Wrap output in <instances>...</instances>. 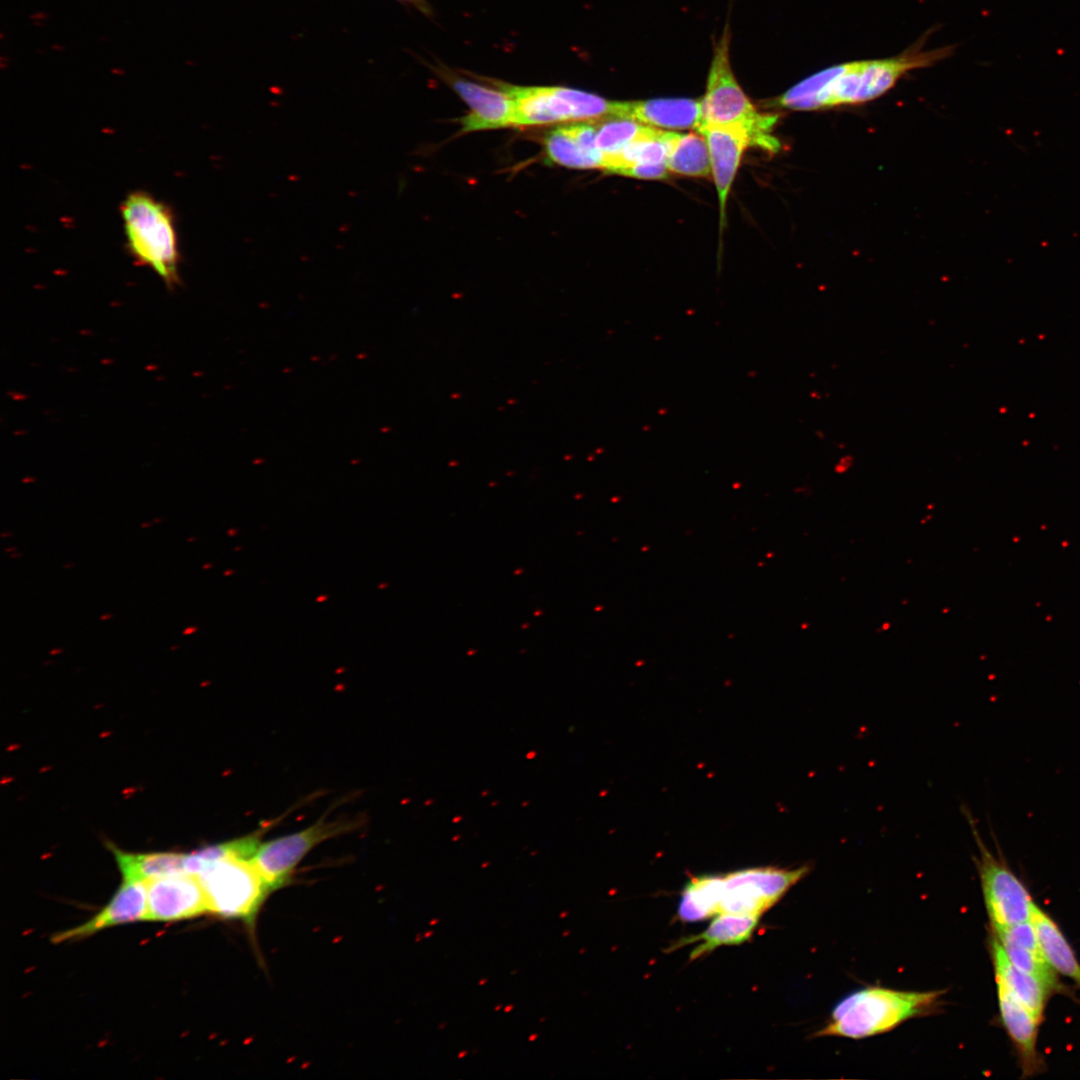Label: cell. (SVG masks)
<instances>
[{
    "label": "cell",
    "mask_w": 1080,
    "mask_h": 1080,
    "mask_svg": "<svg viewBox=\"0 0 1080 1080\" xmlns=\"http://www.w3.org/2000/svg\"><path fill=\"white\" fill-rule=\"evenodd\" d=\"M945 56L943 48L923 50L919 45L892 57L836 64L798 82L770 106L812 111L860 104L886 93L908 71L933 65Z\"/></svg>",
    "instance_id": "obj_1"
},
{
    "label": "cell",
    "mask_w": 1080,
    "mask_h": 1080,
    "mask_svg": "<svg viewBox=\"0 0 1080 1080\" xmlns=\"http://www.w3.org/2000/svg\"><path fill=\"white\" fill-rule=\"evenodd\" d=\"M809 871L808 865L757 867L696 876L682 891L678 916L686 922L719 914L761 916Z\"/></svg>",
    "instance_id": "obj_2"
},
{
    "label": "cell",
    "mask_w": 1080,
    "mask_h": 1080,
    "mask_svg": "<svg viewBox=\"0 0 1080 1080\" xmlns=\"http://www.w3.org/2000/svg\"><path fill=\"white\" fill-rule=\"evenodd\" d=\"M944 990L900 991L867 987L843 998L833 1009L817 1037L836 1036L861 1039L893 1030L916 1016L928 1014L940 1001Z\"/></svg>",
    "instance_id": "obj_3"
},
{
    "label": "cell",
    "mask_w": 1080,
    "mask_h": 1080,
    "mask_svg": "<svg viewBox=\"0 0 1080 1080\" xmlns=\"http://www.w3.org/2000/svg\"><path fill=\"white\" fill-rule=\"evenodd\" d=\"M127 249L169 288L180 281L175 217L169 206L146 191L129 193L120 205Z\"/></svg>",
    "instance_id": "obj_4"
},
{
    "label": "cell",
    "mask_w": 1080,
    "mask_h": 1080,
    "mask_svg": "<svg viewBox=\"0 0 1080 1080\" xmlns=\"http://www.w3.org/2000/svg\"><path fill=\"white\" fill-rule=\"evenodd\" d=\"M729 48L730 31L726 25L714 48L706 91L701 99L703 124L742 126L748 131L753 146L776 153L780 142L772 135V129L778 116L760 113L752 104L733 73Z\"/></svg>",
    "instance_id": "obj_5"
},
{
    "label": "cell",
    "mask_w": 1080,
    "mask_h": 1080,
    "mask_svg": "<svg viewBox=\"0 0 1080 1080\" xmlns=\"http://www.w3.org/2000/svg\"><path fill=\"white\" fill-rule=\"evenodd\" d=\"M962 810L978 847L974 862L992 931L1031 920L1036 903L1026 885L1005 861L997 839L994 838L997 846V855H994L983 841L970 810L966 807Z\"/></svg>",
    "instance_id": "obj_6"
},
{
    "label": "cell",
    "mask_w": 1080,
    "mask_h": 1080,
    "mask_svg": "<svg viewBox=\"0 0 1080 1080\" xmlns=\"http://www.w3.org/2000/svg\"><path fill=\"white\" fill-rule=\"evenodd\" d=\"M209 912L238 919L249 927L271 890L251 859L228 858L207 865L198 875Z\"/></svg>",
    "instance_id": "obj_7"
},
{
    "label": "cell",
    "mask_w": 1080,
    "mask_h": 1080,
    "mask_svg": "<svg viewBox=\"0 0 1080 1080\" xmlns=\"http://www.w3.org/2000/svg\"><path fill=\"white\" fill-rule=\"evenodd\" d=\"M358 822L319 819L307 828L261 842L251 862L273 892L288 884L296 866L321 842L349 832Z\"/></svg>",
    "instance_id": "obj_8"
},
{
    "label": "cell",
    "mask_w": 1080,
    "mask_h": 1080,
    "mask_svg": "<svg viewBox=\"0 0 1080 1080\" xmlns=\"http://www.w3.org/2000/svg\"><path fill=\"white\" fill-rule=\"evenodd\" d=\"M149 921H178L209 912L196 874L179 873L145 881Z\"/></svg>",
    "instance_id": "obj_9"
},
{
    "label": "cell",
    "mask_w": 1080,
    "mask_h": 1080,
    "mask_svg": "<svg viewBox=\"0 0 1080 1080\" xmlns=\"http://www.w3.org/2000/svg\"><path fill=\"white\" fill-rule=\"evenodd\" d=\"M436 71L470 108V113L461 119L463 132L513 125V100L503 83L498 88L489 87L446 67H438Z\"/></svg>",
    "instance_id": "obj_10"
},
{
    "label": "cell",
    "mask_w": 1080,
    "mask_h": 1080,
    "mask_svg": "<svg viewBox=\"0 0 1080 1080\" xmlns=\"http://www.w3.org/2000/svg\"><path fill=\"white\" fill-rule=\"evenodd\" d=\"M698 132L705 138L711 173L717 190L720 231L725 225L727 199L745 149L752 145L748 131L739 125L703 124Z\"/></svg>",
    "instance_id": "obj_11"
},
{
    "label": "cell",
    "mask_w": 1080,
    "mask_h": 1080,
    "mask_svg": "<svg viewBox=\"0 0 1080 1080\" xmlns=\"http://www.w3.org/2000/svg\"><path fill=\"white\" fill-rule=\"evenodd\" d=\"M1001 1022L1017 1053L1023 1077L1043 1072L1046 1064L1037 1049L1040 1022L999 981H996Z\"/></svg>",
    "instance_id": "obj_12"
},
{
    "label": "cell",
    "mask_w": 1080,
    "mask_h": 1080,
    "mask_svg": "<svg viewBox=\"0 0 1080 1080\" xmlns=\"http://www.w3.org/2000/svg\"><path fill=\"white\" fill-rule=\"evenodd\" d=\"M614 117L666 129H694L703 124L701 99L657 98L616 101Z\"/></svg>",
    "instance_id": "obj_13"
},
{
    "label": "cell",
    "mask_w": 1080,
    "mask_h": 1080,
    "mask_svg": "<svg viewBox=\"0 0 1080 1080\" xmlns=\"http://www.w3.org/2000/svg\"><path fill=\"white\" fill-rule=\"evenodd\" d=\"M147 891L143 881L123 880L107 905L84 923L53 935V943L90 936L111 926L146 920Z\"/></svg>",
    "instance_id": "obj_14"
},
{
    "label": "cell",
    "mask_w": 1080,
    "mask_h": 1080,
    "mask_svg": "<svg viewBox=\"0 0 1080 1080\" xmlns=\"http://www.w3.org/2000/svg\"><path fill=\"white\" fill-rule=\"evenodd\" d=\"M990 951L995 981L1001 982L1041 1023L1048 999L1053 992L1035 977L1016 968L993 935Z\"/></svg>",
    "instance_id": "obj_15"
},
{
    "label": "cell",
    "mask_w": 1080,
    "mask_h": 1080,
    "mask_svg": "<svg viewBox=\"0 0 1080 1080\" xmlns=\"http://www.w3.org/2000/svg\"><path fill=\"white\" fill-rule=\"evenodd\" d=\"M760 916L719 914L699 935L685 937L670 948L674 950L694 942L690 961L696 960L723 945H738L748 941L759 923Z\"/></svg>",
    "instance_id": "obj_16"
},
{
    "label": "cell",
    "mask_w": 1080,
    "mask_h": 1080,
    "mask_svg": "<svg viewBox=\"0 0 1080 1080\" xmlns=\"http://www.w3.org/2000/svg\"><path fill=\"white\" fill-rule=\"evenodd\" d=\"M1031 921L1047 962L1059 975L1071 979L1080 988V963L1058 924L1038 905L1034 907Z\"/></svg>",
    "instance_id": "obj_17"
},
{
    "label": "cell",
    "mask_w": 1080,
    "mask_h": 1080,
    "mask_svg": "<svg viewBox=\"0 0 1080 1080\" xmlns=\"http://www.w3.org/2000/svg\"><path fill=\"white\" fill-rule=\"evenodd\" d=\"M677 134L647 126L639 137L618 154L606 159L601 169L619 174L622 169L632 165L666 163Z\"/></svg>",
    "instance_id": "obj_18"
},
{
    "label": "cell",
    "mask_w": 1080,
    "mask_h": 1080,
    "mask_svg": "<svg viewBox=\"0 0 1080 1080\" xmlns=\"http://www.w3.org/2000/svg\"><path fill=\"white\" fill-rule=\"evenodd\" d=\"M123 880L147 881L153 878L185 873V853H132L109 845Z\"/></svg>",
    "instance_id": "obj_19"
},
{
    "label": "cell",
    "mask_w": 1080,
    "mask_h": 1080,
    "mask_svg": "<svg viewBox=\"0 0 1080 1080\" xmlns=\"http://www.w3.org/2000/svg\"><path fill=\"white\" fill-rule=\"evenodd\" d=\"M669 172L708 177L711 172L708 145L701 133L677 134L666 161Z\"/></svg>",
    "instance_id": "obj_20"
},
{
    "label": "cell",
    "mask_w": 1080,
    "mask_h": 1080,
    "mask_svg": "<svg viewBox=\"0 0 1080 1080\" xmlns=\"http://www.w3.org/2000/svg\"><path fill=\"white\" fill-rule=\"evenodd\" d=\"M261 843L258 833L207 845L185 853V872L198 875L207 865L228 858L251 859Z\"/></svg>",
    "instance_id": "obj_21"
},
{
    "label": "cell",
    "mask_w": 1080,
    "mask_h": 1080,
    "mask_svg": "<svg viewBox=\"0 0 1080 1080\" xmlns=\"http://www.w3.org/2000/svg\"><path fill=\"white\" fill-rule=\"evenodd\" d=\"M545 152L550 162L561 166L574 169L600 168L599 163L581 148L569 125L549 132L545 139Z\"/></svg>",
    "instance_id": "obj_22"
},
{
    "label": "cell",
    "mask_w": 1080,
    "mask_h": 1080,
    "mask_svg": "<svg viewBox=\"0 0 1080 1080\" xmlns=\"http://www.w3.org/2000/svg\"><path fill=\"white\" fill-rule=\"evenodd\" d=\"M605 120L598 126L596 136V144L602 155V164L606 159L618 154L647 128V125L627 118L613 117Z\"/></svg>",
    "instance_id": "obj_23"
},
{
    "label": "cell",
    "mask_w": 1080,
    "mask_h": 1080,
    "mask_svg": "<svg viewBox=\"0 0 1080 1080\" xmlns=\"http://www.w3.org/2000/svg\"><path fill=\"white\" fill-rule=\"evenodd\" d=\"M669 173L666 163H660L632 165L622 169L619 175L638 179H665Z\"/></svg>",
    "instance_id": "obj_24"
},
{
    "label": "cell",
    "mask_w": 1080,
    "mask_h": 1080,
    "mask_svg": "<svg viewBox=\"0 0 1080 1080\" xmlns=\"http://www.w3.org/2000/svg\"><path fill=\"white\" fill-rule=\"evenodd\" d=\"M397 1H399L401 3H404V4H407V5H410V6H413V7H415L416 9H418L419 11H421L422 13H424L426 15H430L431 12H432L430 6L428 5V3L425 0H397Z\"/></svg>",
    "instance_id": "obj_25"
},
{
    "label": "cell",
    "mask_w": 1080,
    "mask_h": 1080,
    "mask_svg": "<svg viewBox=\"0 0 1080 1080\" xmlns=\"http://www.w3.org/2000/svg\"><path fill=\"white\" fill-rule=\"evenodd\" d=\"M50 17V14L45 11H36L29 15V18L33 21H44Z\"/></svg>",
    "instance_id": "obj_26"
},
{
    "label": "cell",
    "mask_w": 1080,
    "mask_h": 1080,
    "mask_svg": "<svg viewBox=\"0 0 1080 1080\" xmlns=\"http://www.w3.org/2000/svg\"><path fill=\"white\" fill-rule=\"evenodd\" d=\"M50 47H51L52 50H54L56 52H63L66 49L65 46L60 44V43H52L50 45Z\"/></svg>",
    "instance_id": "obj_27"
},
{
    "label": "cell",
    "mask_w": 1080,
    "mask_h": 1080,
    "mask_svg": "<svg viewBox=\"0 0 1080 1080\" xmlns=\"http://www.w3.org/2000/svg\"><path fill=\"white\" fill-rule=\"evenodd\" d=\"M8 64H9V57L6 56V55H1V57H0V66H1V68L5 69L6 67H8Z\"/></svg>",
    "instance_id": "obj_28"
},
{
    "label": "cell",
    "mask_w": 1080,
    "mask_h": 1080,
    "mask_svg": "<svg viewBox=\"0 0 1080 1080\" xmlns=\"http://www.w3.org/2000/svg\"><path fill=\"white\" fill-rule=\"evenodd\" d=\"M111 72H112L113 74H116V75H124V74H125V70H124V69H122V68H120V67H114V68H112V69H111Z\"/></svg>",
    "instance_id": "obj_29"
},
{
    "label": "cell",
    "mask_w": 1080,
    "mask_h": 1080,
    "mask_svg": "<svg viewBox=\"0 0 1080 1080\" xmlns=\"http://www.w3.org/2000/svg\"><path fill=\"white\" fill-rule=\"evenodd\" d=\"M195 631H196V627H188V628L184 629L182 633L184 635H188V634L194 633Z\"/></svg>",
    "instance_id": "obj_30"
},
{
    "label": "cell",
    "mask_w": 1080,
    "mask_h": 1080,
    "mask_svg": "<svg viewBox=\"0 0 1080 1080\" xmlns=\"http://www.w3.org/2000/svg\"><path fill=\"white\" fill-rule=\"evenodd\" d=\"M33 25L36 26V27H43L44 22L36 20V21H33Z\"/></svg>",
    "instance_id": "obj_31"
},
{
    "label": "cell",
    "mask_w": 1080,
    "mask_h": 1080,
    "mask_svg": "<svg viewBox=\"0 0 1080 1080\" xmlns=\"http://www.w3.org/2000/svg\"><path fill=\"white\" fill-rule=\"evenodd\" d=\"M111 617H112V615H111V614H105V615H102V616L100 617V619H101V620H105V619H108V618H111Z\"/></svg>",
    "instance_id": "obj_32"
},
{
    "label": "cell",
    "mask_w": 1080,
    "mask_h": 1080,
    "mask_svg": "<svg viewBox=\"0 0 1080 1080\" xmlns=\"http://www.w3.org/2000/svg\"><path fill=\"white\" fill-rule=\"evenodd\" d=\"M37 53H38V54H46V53H47V51H46L45 49H41V48H40V49H37Z\"/></svg>",
    "instance_id": "obj_33"
},
{
    "label": "cell",
    "mask_w": 1080,
    "mask_h": 1080,
    "mask_svg": "<svg viewBox=\"0 0 1080 1080\" xmlns=\"http://www.w3.org/2000/svg\"><path fill=\"white\" fill-rule=\"evenodd\" d=\"M99 39H100V41H102V42H109V41H110V39H109V38H106V37H100Z\"/></svg>",
    "instance_id": "obj_34"
},
{
    "label": "cell",
    "mask_w": 1080,
    "mask_h": 1080,
    "mask_svg": "<svg viewBox=\"0 0 1080 1080\" xmlns=\"http://www.w3.org/2000/svg\"><path fill=\"white\" fill-rule=\"evenodd\" d=\"M194 63H195L194 61H190V60L185 61V64H187L189 66L194 65Z\"/></svg>",
    "instance_id": "obj_35"
},
{
    "label": "cell",
    "mask_w": 1080,
    "mask_h": 1080,
    "mask_svg": "<svg viewBox=\"0 0 1080 1080\" xmlns=\"http://www.w3.org/2000/svg\"><path fill=\"white\" fill-rule=\"evenodd\" d=\"M150 525H151V523H142L141 527H149Z\"/></svg>",
    "instance_id": "obj_36"
},
{
    "label": "cell",
    "mask_w": 1080,
    "mask_h": 1080,
    "mask_svg": "<svg viewBox=\"0 0 1080 1080\" xmlns=\"http://www.w3.org/2000/svg\"><path fill=\"white\" fill-rule=\"evenodd\" d=\"M4 36H5V35H4V32H3V31H1V32H0V40H3V39H4Z\"/></svg>",
    "instance_id": "obj_37"
},
{
    "label": "cell",
    "mask_w": 1080,
    "mask_h": 1080,
    "mask_svg": "<svg viewBox=\"0 0 1080 1080\" xmlns=\"http://www.w3.org/2000/svg\"><path fill=\"white\" fill-rule=\"evenodd\" d=\"M19 556H20V554H16V553L11 555L12 558L19 557Z\"/></svg>",
    "instance_id": "obj_38"
},
{
    "label": "cell",
    "mask_w": 1080,
    "mask_h": 1080,
    "mask_svg": "<svg viewBox=\"0 0 1080 1080\" xmlns=\"http://www.w3.org/2000/svg\"><path fill=\"white\" fill-rule=\"evenodd\" d=\"M15 550H16V548H8V549H6V551H15Z\"/></svg>",
    "instance_id": "obj_39"
},
{
    "label": "cell",
    "mask_w": 1080,
    "mask_h": 1080,
    "mask_svg": "<svg viewBox=\"0 0 1080 1080\" xmlns=\"http://www.w3.org/2000/svg\"><path fill=\"white\" fill-rule=\"evenodd\" d=\"M8 535H11V533H5V534H2L1 536H2V537H6V536H8Z\"/></svg>",
    "instance_id": "obj_40"
},
{
    "label": "cell",
    "mask_w": 1080,
    "mask_h": 1080,
    "mask_svg": "<svg viewBox=\"0 0 1080 1080\" xmlns=\"http://www.w3.org/2000/svg\"><path fill=\"white\" fill-rule=\"evenodd\" d=\"M159 521H162V519L156 518V519L154 520V522H159Z\"/></svg>",
    "instance_id": "obj_41"
},
{
    "label": "cell",
    "mask_w": 1080,
    "mask_h": 1080,
    "mask_svg": "<svg viewBox=\"0 0 1080 1080\" xmlns=\"http://www.w3.org/2000/svg\"><path fill=\"white\" fill-rule=\"evenodd\" d=\"M59 651H60V650H54V651H51V653H57V652H59Z\"/></svg>",
    "instance_id": "obj_42"
}]
</instances>
